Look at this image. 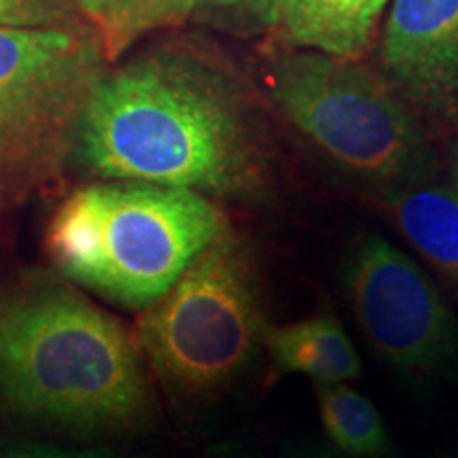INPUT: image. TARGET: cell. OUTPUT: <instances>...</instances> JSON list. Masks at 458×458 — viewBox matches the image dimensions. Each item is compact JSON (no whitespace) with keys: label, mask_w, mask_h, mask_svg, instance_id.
<instances>
[{"label":"cell","mask_w":458,"mask_h":458,"mask_svg":"<svg viewBox=\"0 0 458 458\" xmlns=\"http://www.w3.org/2000/svg\"><path fill=\"white\" fill-rule=\"evenodd\" d=\"M77 156L98 176L253 196L266 181L259 130L242 96L185 60L147 57L102 74L77 131Z\"/></svg>","instance_id":"6da1fadb"},{"label":"cell","mask_w":458,"mask_h":458,"mask_svg":"<svg viewBox=\"0 0 458 458\" xmlns=\"http://www.w3.org/2000/svg\"><path fill=\"white\" fill-rule=\"evenodd\" d=\"M0 399L72 431H122L151 414L139 342L117 318L45 274L0 291Z\"/></svg>","instance_id":"7a4b0ae2"},{"label":"cell","mask_w":458,"mask_h":458,"mask_svg":"<svg viewBox=\"0 0 458 458\" xmlns=\"http://www.w3.org/2000/svg\"><path fill=\"white\" fill-rule=\"evenodd\" d=\"M225 232V215L202 193L122 181L71 193L45 242L68 280L123 306L148 308Z\"/></svg>","instance_id":"3957f363"},{"label":"cell","mask_w":458,"mask_h":458,"mask_svg":"<svg viewBox=\"0 0 458 458\" xmlns=\"http://www.w3.org/2000/svg\"><path fill=\"white\" fill-rule=\"evenodd\" d=\"M267 329L253 257L227 229L148 306L136 342L168 391L204 399L249 371Z\"/></svg>","instance_id":"277c9868"},{"label":"cell","mask_w":458,"mask_h":458,"mask_svg":"<svg viewBox=\"0 0 458 458\" xmlns=\"http://www.w3.org/2000/svg\"><path fill=\"white\" fill-rule=\"evenodd\" d=\"M270 96L325 156L382 191L428 179L431 148L391 85L357 60L303 51L276 60Z\"/></svg>","instance_id":"5b68a950"},{"label":"cell","mask_w":458,"mask_h":458,"mask_svg":"<svg viewBox=\"0 0 458 458\" xmlns=\"http://www.w3.org/2000/svg\"><path fill=\"white\" fill-rule=\"evenodd\" d=\"M105 60L81 24L0 26V208L54 174Z\"/></svg>","instance_id":"8992f818"},{"label":"cell","mask_w":458,"mask_h":458,"mask_svg":"<svg viewBox=\"0 0 458 458\" xmlns=\"http://www.w3.org/2000/svg\"><path fill=\"white\" fill-rule=\"evenodd\" d=\"M348 297L365 340L403 374H431L454 359L458 327L425 272L376 233L365 236L348 263Z\"/></svg>","instance_id":"52a82bcc"},{"label":"cell","mask_w":458,"mask_h":458,"mask_svg":"<svg viewBox=\"0 0 458 458\" xmlns=\"http://www.w3.org/2000/svg\"><path fill=\"white\" fill-rule=\"evenodd\" d=\"M382 64L394 88L418 105L458 106V0H393Z\"/></svg>","instance_id":"ba28073f"},{"label":"cell","mask_w":458,"mask_h":458,"mask_svg":"<svg viewBox=\"0 0 458 458\" xmlns=\"http://www.w3.org/2000/svg\"><path fill=\"white\" fill-rule=\"evenodd\" d=\"M388 0H280L278 21L291 43L359 60L374 38Z\"/></svg>","instance_id":"9c48e42d"},{"label":"cell","mask_w":458,"mask_h":458,"mask_svg":"<svg viewBox=\"0 0 458 458\" xmlns=\"http://www.w3.org/2000/svg\"><path fill=\"white\" fill-rule=\"evenodd\" d=\"M403 238L435 270L458 286V196L454 189L420 181L385 193Z\"/></svg>","instance_id":"30bf717a"},{"label":"cell","mask_w":458,"mask_h":458,"mask_svg":"<svg viewBox=\"0 0 458 458\" xmlns=\"http://www.w3.org/2000/svg\"><path fill=\"white\" fill-rule=\"evenodd\" d=\"M266 344L280 371H295L320 385L354 380L363 371L351 337L331 314L270 327Z\"/></svg>","instance_id":"8fae6325"},{"label":"cell","mask_w":458,"mask_h":458,"mask_svg":"<svg viewBox=\"0 0 458 458\" xmlns=\"http://www.w3.org/2000/svg\"><path fill=\"white\" fill-rule=\"evenodd\" d=\"M77 4L106 60H114L145 32L176 24L198 7L196 0H77Z\"/></svg>","instance_id":"7c38bea8"},{"label":"cell","mask_w":458,"mask_h":458,"mask_svg":"<svg viewBox=\"0 0 458 458\" xmlns=\"http://www.w3.org/2000/svg\"><path fill=\"white\" fill-rule=\"evenodd\" d=\"M318 416L337 448L354 458H371L388 448V433L380 411L346 382H317Z\"/></svg>","instance_id":"4fadbf2b"},{"label":"cell","mask_w":458,"mask_h":458,"mask_svg":"<svg viewBox=\"0 0 458 458\" xmlns=\"http://www.w3.org/2000/svg\"><path fill=\"white\" fill-rule=\"evenodd\" d=\"M77 0H0V26H77Z\"/></svg>","instance_id":"5bb4252c"},{"label":"cell","mask_w":458,"mask_h":458,"mask_svg":"<svg viewBox=\"0 0 458 458\" xmlns=\"http://www.w3.org/2000/svg\"><path fill=\"white\" fill-rule=\"evenodd\" d=\"M278 3L280 0H196V4H204L232 17H242L259 26L278 21Z\"/></svg>","instance_id":"9a60e30c"},{"label":"cell","mask_w":458,"mask_h":458,"mask_svg":"<svg viewBox=\"0 0 458 458\" xmlns=\"http://www.w3.org/2000/svg\"><path fill=\"white\" fill-rule=\"evenodd\" d=\"M7 458H123L108 450H68L49 444H24L17 445Z\"/></svg>","instance_id":"2e32d148"},{"label":"cell","mask_w":458,"mask_h":458,"mask_svg":"<svg viewBox=\"0 0 458 458\" xmlns=\"http://www.w3.org/2000/svg\"><path fill=\"white\" fill-rule=\"evenodd\" d=\"M221 458H253V456L244 454V452H240V450H223Z\"/></svg>","instance_id":"e0dca14e"},{"label":"cell","mask_w":458,"mask_h":458,"mask_svg":"<svg viewBox=\"0 0 458 458\" xmlns=\"http://www.w3.org/2000/svg\"><path fill=\"white\" fill-rule=\"evenodd\" d=\"M454 191L458 196V162H456V168H454Z\"/></svg>","instance_id":"ac0fdd59"},{"label":"cell","mask_w":458,"mask_h":458,"mask_svg":"<svg viewBox=\"0 0 458 458\" xmlns=\"http://www.w3.org/2000/svg\"><path fill=\"white\" fill-rule=\"evenodd\" d=\"M323 458H334V456H323Z\"/></svg>","instance_id":"d6986e66"}]
</instances>
